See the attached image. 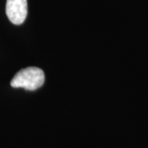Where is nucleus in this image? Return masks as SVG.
Here are the masks:
<instances>
[{"label": "nucleus", "instance_id": "obj_1", "mask_svg": "<svg viewBox=\"0 0 148 148\" xmlns=\"http://www.w3.org/2000/svg\"><path fill=\"white\" fill-rule=\"evenodd\" d=\"M45 82V73L42 69L29 67L21 69L11 81V86L14 88H24L35 90L41 87Z\"/></svg>", "mask_w": 148, "mask_h": 148}, {"label": "nucleus", "instance_id": "obj_2", "mask_svg": "<svg viewBox=\"0 0 148 148\" xmlns=\"http://www.w3.org/2000/svg\"><path fill=\"white\" fill-rule=\"evenodd\" d=\"M6 14L14 25H21L27 16V0H7Z\"/></svg>", "mask_w": 148, "mask_h": 148}]
</instances>
